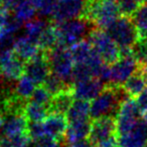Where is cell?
<instances>
[{"mask_svg":"<svg viewBox=\"0 0 147 147\" xmlns=\"http://www.w3.org/2000/svg\"><path fill=\"white\" fill-rule=\"evenodd\" d=\"M131 98L122 86L106 85L90 103V118L93 120L111 117L116 119L122 103Z\"/></svg>","mask_w":147,"mask_h":147,"instance_id":"6da1fadb","label":"cell"},{"mask_svg":"<svg viewBox=\"0 0 147 147\" xmlns=\"http://www.w3.org/2000/svg\"><path fill=\"white\" fill-rule=\"evenodd\" d=\"M117 2L114 0H88L83 17L96 26L105 30L120 17Z\"/></svg>","mask_w":147,"mask_h":147,"instance_id":"7a4b0ae2","label":"cell"},{"mask_svg":"<svg viewBox=\"0 0 147 147\" xmlns=\"http://www.w3.org/2000/svg\"><path fill=\"white\" fill-rule=\"evenodd\" d=\"M58 34V46L71 48L77 43L86 40L94 29L93 24L84 18H77L60 24H55Z\"/></svg>","mask_w":147,"mask_h":147,"instance_id":"3957f363","label":"cell"},{"mask_svg":"<svg viewBox=\"0 0 147 147\" xmlns=\"http://www.w3.org/2000/svg\"><path fill=\"white\" fill-rule=\"evenodd\" d=\"M105 31L121 49L122 53L131 51L132 47L139 39L133 20L129 17L120 16Z\"/></svg>","mask_w":147,"mask_h":147,"instance_id":"277c9868","label":"cell"},{"mask_svg":"<svg viewBox=\"0 0 147 147\" xmlns=\"http://www.w3.org/2000/svg\"><path fill=\"white\" fill-rule=\"evenodd\" d=\"M47 53L51 72L58 76L68 87L72 88L75 62L70 52V49L57 46Z\"/></svg>","mask_w":147,"mask_h":147,"instance_id":"5b68a950","label":"cell"},{"mask_svg":"<svg viewBox=\"0 0 147 147\" xmlns=\"http://www.w3.org/2000/svg\"><path fill=\"white\" fill-rule=\"evenodd\" d=\"M88 41L105 64L111 65L121 57V49L110 38L105 30L98 28L93 29L88 37Z\"/></svg>","mask_w":147,"mask_h":147,"instance_id":"8992f818","label":"cell"},{"mask_svg":"<svg viewBox=\"0 0 147 147\" xmlns=\"http://www.w3.org/2000/svg\"><path fill=\"white\" fill-rule=\"evenodd\" d=\"M88 140L97 147H117L116 119L106 117L93 120Z\"/></svg>","mask_w":147,"mask_h":147,"instance_id":"52a82bcc","label":"cell"},{"mask_svg":"<svg viewBox=\"0 0 147 147\" xmlns=\"http://www.w3.org/2000/svg\"><path fill=\"white\" fill-rule=\"evenodd\" d=\"M110 66V80L108 85L123 86L132 75L141 69L142 65L132 55V52L122 53L121 57Z\"/></svg>","mask_w":147,"mask_h":147,"instance_id":"ba28073f","label":"cell"},{"mask_svg":"<svg viewBox=\"0 0 147 147\" xmlns=\"http://www.w3.org/2000/svg\"><path fill=\"white\" fill-rule=\"evenodd\" d=\"M140 112L138 105L134 98H129L122 103L116 117L117 136L130 132L140 121Z\"/></svg>","mask_w":147,"mask_h":147,"instance_id":"9c48e42d","label":"cell"},{"mask_svg":"<svg viewBox=\"0 0 147 147\" xmlns=\"http://www.w3.org/2000/svg\"><path fill=\"white\" fill-rule=\"evenodd\" d=\"M88 0H57L55 13L52 16L54 24H60L72 19L82 18L87 7Z\"/></svg>","mask_w":147,"mask_h":147,"instance_id":"30bf717a","label":"cell"},{"mask_svg":"<svg viewBox=\"0 0 147 147\" xmlns=\"http://www.w3.org/2000/svg\"><path fill=\"white\" fill-rule=\"evenodd\" d=\"M0 69L4 80L15 82L24 75L25 62L13 50L0 52Z\"/></svg>","mask_w":147,"mask_h":147,"instance_id":"8fae6325","label":"cell"},{"mask_svg":"<svg viewBox=\"0 0 147 147\" xmlns=\"http://www.w3.org/2000/svg\"><path fill=\"white\" fill-rule=\"evenodd\" d=\"M51 74V68L48 60V53L41 51L37 56L25 62L24 75L29 77L35 84L43 85L45 80Z\"/></svg>","mask_w":147,"mask_h":147,"instance_id":"7c38bea8","label":"cell"},{"mask_svg":"<svg viewBox=\"0 0 147 147\" xmlns=\"http://www.w3.org/2000/svg\"><path fill=\"white\" fill-rule=\"evenodd\" d=\"M106 87L105 83L97 78H91L85 81L78 82L72 86V93L75 99L83 101H93Z\"/></svg>","mask_w":147,"mask_h":147,"instance_id":"4fadbf2b","label":"cell"},{"mask_svg":"<svg viewBox=\"0 0 147 147\" xmlns=\"http://www.w3.org/2000/svg\"><path fill=\"white\" fill-rule=\"evenodd\" d=\"M28 121L24 114L8 113L4 115V123L1 133L4 137L14 138L25 135L27 133Z\"/></svg>","mask_w":147,"mask_h":147,"instance_id":"5bb4252c","label":"cell"},{"mask_svg":"<svg viewBox=\"0 0 147 147\" xmlns=\"http://www.w3.org/2000/svg\"><path fill=\"white\" fill-rule=\"evenodd\" d=\"M118 147H143L147 143V122L141 119L130 132L117 136Z\"/></svg>","mask_w":147,"mask_h":147,"instance_id":"9a60e30c","label":"cell"},{"mask_svg":"<svg viewBox=\"0 0 147 147\" xmlns=\"http://www.w3.org/2000/svg\"><path fill=\"white\" fill-rule=\"evenodd\" d=\"M68 120L66 115L50 113L43 122L45 136L55 140L63 139L68 128Z\"/></svg>","mask_w":147,"mask_h":147,"instance_id":"2e32d148","label":"cell"},{"mask_svg":"<svg viewBox=\"0 0 147 147\" xmlns=\"http://www.w3.org/2000/svg\"><path fill=\"white\" fill-rule=\"evenodd\" d=\"M91 127H92V121L90 120L71 122L68 125L64 138L70 146L78 142L87 140L90 135Z\"/></svg>","mask_w":147,"mask_h":147,"instance_id":"e0dca14e","label":"cell"},{"mask_svg":"<svg viewBox=\"0 0 147 147\" xmlns=\"http://www.w3.org/2000/svg\"><path fill=\"white\" fill-rule=\"evenodd\" d=\"M13 51L24 62L29 61L41 52L39 45L36 42L27 38L25 35H22V36L16 38Z\"/></svg>","mask_w":147,"mask_h":147,"instance_id":"ac0fdd59","label":"cell"},{"mask_svg":"<svg viewBox=\"0 0 147 147\" xmlns=\"http://www.w3.org/2000/svg\"><path fill=\"white\" fill-rule=\"evenodd\" d=\"M74 98L72 89L65 90L59 94L53 96L51 101L50 107H49V113H55V114L66 115L69 111L70 107L73 104Z\"/></svg>","mask_w":147,"mask_h":147,"instance_id":"d6986e66","label":"cell"},{"mask_svg":"<svg viewBox=\"0 0 147 147\" xmlns=\"http://www.w3.org/2000/svg\"><path fill=\"white\" fill-rule=\"evenodd\" d=\"M122 87L126 91L129 97L131 98H136L139 94H141L144 90L147 88V77L145 73L143 72V69L136 72L134 75H132Z\"/></svg>","mask_w":147,"mask_h":147,"instance_id":"ffe728a7","label":"cell"},{"mask_svg":"<svg viewBox=\"0 0 147 147\" xmlns=\"http://www.w3.org/2000/svg\"><path fill=\"white\" fill-rule=\"evenodd\" d=\"M69 123L77 121H85L90 118V103L87 101L75 99L66 114Z\"/></svg>","mask_w":147,"mask_h":147,"instance_id":"44dd1931","label":"cell"},{"mask_svg":"<svg viewBox=\"0 0 147 147\" xmlns=\"http://www.w3.org/2000/svg\"><path fill=\"white\" fill-rule=\"evenodd\" d=\"M24 116L30 123H42L50 113L49 109L32 101H28L24 107Z\"/></svg>","mask_w":147,"mask_h":147,"instance_id":"7402d4cb","label":"cell"},{"mask_svg":"<svg viewBox=\"0 0 147 147\" xmlns=\"http://www.w3.org/2000/svg\"><path fill=\"white\" fill-rule=\"evenodd\" d=\"M37 12L30 0H19L13 10V17L20 23H27L34 19Z\"/></svg>","mask_w":147,"mask_h":147,"instance_id":"603a6c76","label":"cell"},{"mask_svg":"<svg viewBox=\"0 0 147 147\" xmlns=\"http://www.w3.org/2000/svg\"><path fill=\"white\" fill-rule=\"evenodd\" d=\"M70 52H71L75 64L86 63L95 54L94 49L88 40H83L72 46L70 48Z\"/></svg>","mask_w":147,"mask_h":147,"instance_id":"cb8c5ba5","label":"cell"},{"mask_svg":"<svg viewBox=\"0 0 147 147\" xmlns=\"http://www.w3.org/2000/svg\"><path fill=\"white\" fill-rule=\"evenodd\" d=\"M38 45L40 50L44 52H49L58 46V34L54 23H48L46 29L39 39Z\"/></svg>","mask_w":147,"mask_h":147,"instance_id":"d4e9b609","label":"cell"},{"mask_svg":"<svg viewBox=\"0 0 147 147\" xmlns=\"http://www.w3.org/2000/svg\"><path fill=\"white\" fill-rule=\"evenodd\" d=\"M36 84L27 77L26 75H23L21 78L15 82L14 85V95L18 98L22 99L24 101H27L28 99L31 98L33 92L36 89L35 87Z\"/></svg>","mask_w":147,"mask_h":147,"instance_id":"484cf974","label":"cell"},{"mask_svg":"<svg viewBox=\"0 0 147 147\" xmlns=\"http://www.w3.org/2000/svg\"><path fill=\"white\" fill-rule=\"evenodd\" d=\"M47 23L45 20H43L42 18H39V19H33L31 21L25 23L24 26V35H25L27 38H29L30 40L34 41L38 44L39 39H40L41 35L43 34L44 30L46 29Z\"/></svg>","mask_w":147,"mask_h":147,"instance_id":"4316f807","label":"cell"},{"mask_svg":"<svg viewBox=\"0 0 147 147\" xmlns=\"http://www.w3.org/2000/svg\"><path fill=\"white\" fill-rule=\"evenodd\" d=\"M139 38L147 39V2L142 3L132 17Z\"/></svg>","mask_w":147,"mask_h":147,"instance_id":"83f0119b","label":"cell"},{"mask_svg":"<svg viewBox=\"0 0 147 147\" xmlns=\"http://www.w3.org/2000/svg\"><path fill=\"white\" fill-rule=\"evenodd\" d=\"M43 86L48 90V92L50 93L52 96H55V95L59 94V93L63 92V91H65V90L72 89V88L68 87L58 76L53 74L52 72H51L50 75L47 77V79L45 80Z\"/></svg>","mask_w":147,"mask_h":147,"instance_id":"f1b7e54d","label":"cell"},{"mask_svg":"<svg viewBox=\"0 0 147 147\" xmlns=\"http://www.w3.org/2000/svg\"><path fill=\"white\" fill-rule=\"evenodd\" d=\"M116 2L120 15L129 18L133 17L142 4L139 0H116Z\"/></svg>","mask_w":147,"mask_h":147,"instance_id":"f546056e","label":"cell"},{"mask_svg":"<svg viewBox=\"0 0 147 147\" xmlns=\"http://www.w3.org/2000/svg\"><path fill=\"white\" fill-rule=\"evenodd\" d=\"M52 98L53 96L48 92V90L43 85H40L38 87H36V89L34 90V92H33L32 96L30 98V101L37 103L39 105H42V106H45L49 109Z\"/></svg>","mask_w":147,"mask_h":147,"instance_id":"4dcf8cb0","label":"cell"},{"mask_svg":"<svg viewBox=\"0 0 147 147\" xmlns=\"http://www.w3.org/2000/svg\"><path fill=\"white\" fill-rule=\"evenodd\" d=\"M131 52L140 65L145 66L147 64V39H138V41L132 47Z\"/></svg>","mask_w":147,"mask_h":147,"instance_id":"1f68e13d","label":"cell"},{"mask_svg":"<svg viewBox=\"0 0 147 147\" xmlns=\"http://www.w3.org/2000/svg\"><path fill=\"white\" fill-rule=\"evenodd\" d=\"M57 5V0H43L41 5L37 9V13H38L40 18H46L51 17L52 18L53 14L55 13Z\"/></svg>","mask_w":147,"mask_h":147,"instance_id":"d6a6232c","label":"cell"},{"mask_svg":"<svg viewBox=\"0 0 147 147\" xmlns=\"http://www.w3.org/2000/svg\"><path fill=\"white\" fill-rule=\"evenodd\" d=\"M26 134L31 140H38L40 138L45 137L43 122L42 123H29Z\"/></svg>","mask_w":147,"mask_h":147,"instance_id":"836d02e7","label":"cell"},{"mask_svg":"<svg viewBox=\"0 0 147 147\" xmlns=\"http://www.w3.org/2000/svg\"><path fill=\"white\" fill-rule=\"evenodd\" d=\"M138 105V108H139L141 115H144L147 113V88L141 94L138 95L136 98H134Z\"/></svg>","mask_w":147,"mask_h":147,"instance_id":"e575fe53","label":"cell"},{"mask_svg":"<svg viewBox=\"0 0 147 147\" xmlns=\"http://www.w3.org/2000/svg\"><path fill=\"white\" fill-rule=\"evenodd\" d=\"M9 19H10L9 11L4 9V8L0 5V30L7 24V22Z\"/></svg>","mask_w":147,"mask_h":147,"instance_id":"d590c367","label":"cell"},{"mask_svg":"<svg viewBox=\"0 0 147 147\" xmlns=\"http://www.w3.org/2000/svg\"><path fill=\"white\" fill-rule=\"evenodd\" d=\"M19 0H2L0 5L6 9L7 11H13L14 8H15L16 4L18 3Z\"/></svg>","mask_w":147,"mask_h":147,"instance_id":"8d00e7d4","label":"cell"},{"mask_svg":"<svg viewBox=\"0 0 147 147\" xmlns=\"http://www.w3.org/2000/svg\"><path fill=\"white\" fill-rule=\"evenodd\" d=\"M70 147H97V146L93 145V144L87 139V140H84V141L78 142V143H76V144H73V145H71Z\"/></svg>","mask_w":147,"mask_h":147,"instance_id":"74e56055","label":"cell"},{"mask_svg":"<svg viewBox=\"0 0 147 147\" xmlns=\"http://www.w3.org/2000/svg\"><path fill=\"white\" fill-rule=\"evenodd\" d=\"M31 1V3L34 5V7L36 8V10L38 9V7L41 5V3L43 2V0H30Z\"/></svg>","mask_w":147,"mask_h":147,"instance_id":"f35d334b","label":"cell"},{"mask_svg":"<svg viewBox=\"0 0 147 147\" xmlns=\"http://www.w3.org/2000/svg\"><path fill=\"white\" fill-rule=\"evenodd\" d=\"M3 123H4V115L2 113H0V130L3 127Z\"/></svg>","mask_w":147,"mask_h":147,"instance_id":"ab89813d","label":"cell"},{"mask_svg":"<svg viewBox=\"0 0 147 147\" xmlns=\"http://www.w3.org/2000/svg\"><path fill=\"white\" fill-rule=\"evenodd\" d=\"M142 69H143V72L145 73V75H146V77H147V64H146L145 66H143V67H142Z\"/></svg>","mask_w":147,"mask_h":147,"instance_id":"60d3db41","label":"cell"},{"mask_svg":"<svg viewBox=\"0 0 147 147\" xmlns=\"http://www.w3.org/2000/svg\"><path fill=\"white\" fill-rule=\"evenodd\" d=\"M143 147H147V143H146V144H145V145H144Z\"/></svg>","mask_w":147,"mask_h":147,"instance_id":"b9f144b4","label":"cell"},{"mask_svg":"<svg viewBox=\"0 0 147 147\" xmlns=\"http://www.w3.org/2000/svg\"><path fill=\"white\" fill-rule=\"evenodd\" d=\"M1 139H2V138H1V137H0V141H1Z\"/></svg>","mask_w":147,"mask_h":147,"instance_id":"7bdbcfd3","label":"cell"},{"mask_svg":"<svg viewBox=\"0 0 147 147\" xmlns=\"http://www.w3.org/2000/svg\"><path fill=\"white\" fill-rule=\"evenodd\" d=\"M1 1H2V0H0V3H1Z\"/></svg>","mask_w":147,"mask_h":147,"instance_id":"ee69618b","label":"cell"},{"mask_svg":"<svg viewBox=\"0 0 147 147\" xmlns=\"http://www.w3.org/2000/svg\"><path fill=\"white\" fill-rule=\"evenodd\" d=\"M0 83H1V81H0Z\"/></svg>","mask_w":147,"mask_h":147,"instance_id":"f6af8a7d","label":"cell"},{"mask_svg":"<svg viewBox=\"0 0 147 147\" xmlns=\"http://www.w3.org/2000/svg\"><path fill=\"white\" fill-rule=\"evenodd\" d=\"M114 1H116V0H114Z\"/></svg>","mask_w":147,"mask_h":147,"instance_id":"bcb514c9","label":"cell"},{"mask_svg":"<svg viewBox=\"0 0 147 147\" xmlns=\"http://www.w3.org/2000/svg\"><path fill=\"white\" fill-rule=\"evenodd\" d=\"M117 147H118V146H117Z\"/></svg>","mask_w":147,"mask_h":147,"instance_id":"7dc6e473","label":"cell"}]
</instances>
